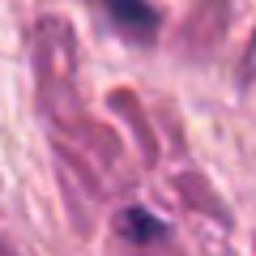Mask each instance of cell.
Wrapping results in <instances>:
<instances>
[{
	"label": "cell",
	"instance_id": "obj_1",
	"mask_svg": "<svg viewBox=\"0 0 256 256\" xmlns=\"http://www.w3.org/2000/svg\"><path fill=\"white\" fill-rule=\"evenodd\" d=\"M111 13V26L120 30L124 38H132V43H150V38L158 34V13L154 4H146V0H102Z\"/></svg>",
	"mask_w": 256,
	"mask_h": 256
},
{
	"label": "cell",
	"instance_id": "obj_2",
	"mask_svg": "<svg viewBox=\"0 0 256 256\" xmlns=\"http://www.w3.org/2000/svg\"><path fill=\"white\" fill-rule=\"evenodd\" d=\"M124 235H132V239H162L166 226L158 218H150V214H141V210H128L124 214Z\"/></svg>",
	"mask_w": 256,
	"mask_h": 256
}]
</instances>
